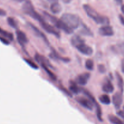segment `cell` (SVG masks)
<instances>
[{"label":"cell","mask_w":124,"mask_h":124,"mask_svg":"<svg viewBox=\"0 0 124 124\" xmlns=\"http://www.w3.org/2000/svg\"><path fill=\"white\" fill-rule=\"evenodd\" d=\"M111 50L115 54H120L124 57V42L113 46L111 47Z\"/></svg>","instance_id":"4fadbf2b"},{"label":"cell","mask_w":124,"mask_h":124,"mask_svg":"<svg viewBox=\"0 0 124 124\" xmlns=\"http://www.w3.org/2000/svg\"><path fill=\"white\" fill-rule=\"evenodd\" d=\"M102 89L103 92L106 93H111L114 91V88L113 84L109 79L106 78L102 84Z\"/></svg>","instance_id":"30bf717a"},{"label":"cell","mask_w":124,"mask_h":124,"mask_svg":"<svg viewBox=\"0 0 124 124\" xmlns=\"http://www.w3.org/2000/svg\"><path fill=\"white\" fill-rule=\"evenodd\" d=\"M121 10H122V12L123 13V14L124 15V4L121 7Z\"/></svg>","instance_id":"8d00e7d4"},{"label":"cell","mask_w":124,"mask_h":124,"mask_svg":"<svg viewBox=\"0 0 124 124\" xmlns=\"http://www.w3.org/2000/svg\"><path fill=\"white\" fill-rule=\"evenodd\" d=\"M40 65H41V66L42 67L43 69L44 70V71H46V73L48 75L49 77L51 79L53 80V81H56V80H57V77H56L55 75L49 70V67L48 66H47V65H45V64H40Z\"/></svg>","instance_id":"ffe728a7"},{"label":"cell","mask_w":124,"mask_h":124,"mask_svg":"<svg viewBox=\"0 0 124 124\" xmlns=\"http://www.w3.org/2000/svg\"><path fill=\"white\" fill-rule=\"evenodd\" d=\"M0 41L2 42L3 44L6 45H9V41L7 39V38H4V37H1L0 36Z\"/></svg>","instance_id":"f546056e"},{"label":"cell","mask_w":124,"mask_h":124,"mask_svg":"<svg viewBox=\"0 0 124 124\" xmlns=\"http://www.w3.org/2000/svg\"><path fill=\"white\" fill-rule=\"evenodd\" d=\"M99 101L104 105H109L111 103V99L109 96L107 94H102L98 98Z\"/></svg>","instance_id":"603a6c76"},{"label":"cell","mask_w":124,"mask_h":124,"mask_svg":"<svg viewBox=\"0 0 124 124\" xmlns=\"http://www.w3.org/2000/svg\"><path fill=\"white\" fill-rule=\"evenodd\" d=\"M115 76H116L117 81V85L119 88L120 89V92L122 93L124 92V79H123L121 75L119 73L116 72L115 73Z\"/></svg>","instance_id":"d6986e66"},{"label":"cell","mask_w":124,"mask_h":124,"mask_svg":"<svg viewBox=\"0 0 124 124\" xmlns=\"http://www.w3.org/2000/svg\"><path fill=\"white\" fill-rule=\"evenodd\" d=\"M35 59L40 64H45L47 66H48L49 67H52V65L50 64L48 59L47 58H46V57L43 56L41 55L40 54H38V53H36L35 55Z\"/></svg>","instance_id":"5bb4252c"},{"label":"cell","mask_w":124,"mask_h":124,"mask_svg":"<svg viewBox=\"0 0 124 124\" xmlns=\"http://www.w3.org/2000/svg\"><path fill=\"white\" fill-rule=\"evenodd\" d=\"M22 9H23V11L25 14L32 17L33 19L38 21L39 23L44 20L43 17L35 11L34 6L29 0H26V1H24L23 7H22Z\"/></svg>","instance_id":"3957f363"},{"label":"cell","mask_w":124,"mask_h":124,"mask_svg":"<svg viewBox=\"0 0 124 124\" xmlns=\"http://www.w3.org/2000/svg\"><path fill=\"white\" fill-rule=\"evenodd\" d=\"M29 25H30V27H31V29H32L33 31L35 32V33L36 34V35H37L38 37L41 38L43 39V40L45 42H46L47 44H49V41H48V39H47V38H46V36L44 35V34L42 32H41V31H40V30H39L36 27H35V25H33V24H29Z\"/></svg>","instance_id":"9a60e30c"},{"label":"cell","mask_w":124,"mask_h":124,"mask_svg":"<svg viewBox=\"0 0 124 124\" xmlns=\"http://www.w3.org/2000/svg\"><path fill=\"white\" fill-rule=\"evenodd\" d=\"M40 25H41V26L42 27L43 29L45 31H47L48 33L54 35V36H57V38H59L60 36L59 31H58L55 28L53 27L52 25H51V24L46 23L44 21V19L43 21H42L40 22Z\"/></svg>","instance_id":"5b68a950"},{"label":"cell","mask_w":124,"mask_h":124,"mask_svg":"<svg viewBox=\"0 0 124 124\" xmlns=\"http://www.w3.org/2000/svg\"><path fill=\"white\" fill-rule=\"evenodd\" d=\"M13 1H17V2H23V1H24L25 0H13Z\"/></svg>","instance_id":"74e56055"},{"label":"cell","mask_w":124,"mask_h":124,"mask_svg":"<svg viewBox=\"0 0 124 124\" xmlns=\"http://www.w3.org/2000/svg\"><path fill=\"white\" fill-rule=\"evenodd\" d=\"M123 101L122 92H117L113 96V103L116 109H119L121 106Z\"/></svg>","instance_id":"8fae6325"},{"label":"cell","mask_w":124,"mask_h":124,"mask_svg":"<svg viewBox=\"0 0 124 124\" xmlns=\"http://www.w3.org/2000/svg\"><path fill=\"white\" fill-rule=\"evenodd\" d=\"M75 48L77 49V50L80 53L84 54V55L90 56L93 53V49L92 48V47L89 46L88 45L86 44L85 42L79 44Z\"/></svg>","instance_id":"8992f818"},{"label":"cell","mask_w":124,"mask_h":124,"mask_svg":"<svg viewBox=\"0 0 124 124\" xmlns=\"http://www.w3.org/2000/svg\"><path fill=\"white\" fill-rule=\"evenodd\" d=\"M47 1H49V2H51V3H53V2H57V0H47Z\"/></svg>","instance_id":"d590c367"},{"label":"cell","mask_w":124,"mask_h":124,"mask_svg":"<svg viewBox=\"0 0 124 124\" xmlns=\"http://www.w3.org/2000/svg\"><path fill=\"white\" fill-rule=\"evenodd\" d=\"M117 115L124 119V112H123L122 111H119L117 112Z\"/></svg>","instance_id":"1f68e13d"},{"label":"cell","mask_w":124,"mask_h":124,"mask_svg":"<svg viewBox=\"0 0 124 124\" xmlns=\"http://www.w3.org/2000/svg\"><path fill=\"white\" fill-rule=\"evenodd\" d=\"M83 42H85V40L78 35H74V36H72L71 39V44L72 46L75 47H76L80 44L83 43Z\"/></svg>","instance_id":"2e32d148"},{"label":"cell","mask_w":124,"mask_h":124,"mask_svg":"<svg viewBox=\"0 0 124 124\" xmlns=\"http://www.w3.org/2000/svg\"><path fill=\"white\" fill-rule=\"evenodd\" d=\"M0 34H1V35H2L4 38H6L9 39L11 40V41L13 40V35H12V33H10L6 31V30H4L3 29H2L1 28H0Z\"/></svg>","instance_id":"d4e9b609"},{"label":"cell","mask_w":124,"mask_h":124,"mask_svg":"<svg viewBox=\"0 0 124 124\" xmlns=\"http://www.w3.org/2000/svg\"><path fill=\"white\" fill-rule=\"evenodd\" d=\"M50 10L53 14H58L62 10V7L58 2H55L51 4L50 6Z\"/></svg>","instance_id":"e0dca14e"},{"label":"cell","mask_w":124,"mask_h":124,"mask_svg":"<svg viewBox=\"0 0 124 124\" xmlns=\"http://www.w3.org/2000/svg\"><path fill=\"white\" fill-rule=\"evenodd\" d=\"M69 90H70V92H71L74 94H79L80 92V88L77 86L76 82H74V81H71L70 82Z\"/></svg>","instance_id":"44dd1931"},{"label":"cell","mask_w":124,"mask_h":124,"mask_svg":"<svg viewBox=\"0 0 124 124\" xmlns=\"http://www.w3.org/2000/svg\"><path fill=\"white\" fill-rule=\"evenodd\" d=\"M108 119L113 124H124V122L122 121L114 115H109Z\"/></svg>","instance_id":"cb8c5ba5"},{"label":"cell","mask_w":124,"mask_h":124,"mask_svg":"<svg viewBox=\"0 0 124 124\" xmlns=\"http://www.w3.org/2000/svg\"><path fill=\"white\" fill-rule=\"evenodd\" d=\"M119 20H120V23H121L123 25H124V17L122 15H120L119 16Z\"/></svg>","instance_id":"4dcf8cb0"},{"label":"cell","mask_w":124,"mask_h":124,"mask_svg":"<svg viewBox=\"0 0 124 124\" xmlns=\"http://www.w3.org/2000/svg\"><path fill=\"white\" fill-rule=\"evenodd\" d=\"M61 19L72 30L77 29L81 23L79 17L72 13H64L62 15Z\"/></svg>","instance_id":"7a4b0ae2"},{"label":"cell","mask_w":124,"mask_h":124,"mask_svg":"<svg viewBox=\"0 0 124 124\" xmlns=\"http://www.w3.org/2000/svg\"><path fill=\"white\" fill-rule=\"evenodd\" d=\"M90 76H91V75L89 73L86 72L80 74L76 78L75 82L80 85H85L87 84L88 80L90 78Z\"/></svg>","instance_id":"9c48e42d"},{"label":"cell","mask_w":124,"mask_h":124,"mask_svg":"<svg viewBox=\"0 0 124 124\" xmlns=\"http://www.w3.org/2000/svg\"><path fill=\"white\" fill-rule=\"evenodd\" d=\"M16 35H17L18 42L21 46L24 47L25 44H26L28 42V39L27 38L26 35L23 31H21V30H17L16 31Z\"/></svg>","instance_id":"7c38bea8"},{"label":"cell","mask_w":124,"mask_h":124,"mask_svg":"<svg viewBox=\"0 0 124 124\" xmlns=\"http://www.w3.org/2000/svg\"><path fill=\"white\" fill-rule=\"evenodd\" d=\"M24 60L26 62L27 64L31 68H32V69H35V70L38 69V65H36L34 62L32 61L31 60H30V59H26V58H24Z\"/></svg>","instance_id":"83f0119b"},{"label":"cell","mask_w":124,"mask_h":124,"mask_svg":"<svg viewBox=\"0 0 124 124\" xmlns=\"http://www.w3.org/2000/svg\"><path fill=\"white\" fill-rule=\"evenodd\" d=\"M44 14L47 17V19L51 21L58 29H61V30H63V31H64L67 34L72 33L73 30H72L71 28H69L62 19H58L55 16L51 15L49 13H47L46 12H44Z\"/></svg>","instance_id":"277c9868"},{"label":"cell","mask_w":124,"mask_h":124,"mask_svg":"<svg viewBox=\"0 0 124 124\" xmlns=\"http://www.w3.org/2000/svg\"><path fill=\"white\" fill-rule=\"evenodd\" d=\"M83 7L86 15L96 23L103 25H108L109 24V19L108 17L100 15L96 10L94 9L89 5L84 4Z\"/></svg>","instance_id":"6da1fadb"},{"label":"cell","mask_w":124,"mask_h":124,"mask_svg":"<svg viewBox=\"0 0 124 124\" xmlns=\"http://www.w3.org/2000/svg\"><path fill=\"white\" fill-rule=\"evenodd\" d=\"M7 22H8V24H9L10 26H11L12 27L15 28H17L18 27V25H17V23L16 22V21L15 20L14 18H11V17H9L7 18Z\"/></svg>","instance_id":"4316f807"},{"label":"cell","mask_w":124,"mask_h":124,"mask_svg":"<svg viewBox=\"0 0 124 124\" xmlns=\"http://www.w3.org/2000/svg\"><path fill=\"white\" fill-rule=\"evenodd\" d=\"M77 101L79 104L82 107H85V108L89 110H92L94 107V103L90 99L83 98V97H79L76 99Z\"/></svg>","instance_id":"52a82bcc"},{"label":"cell","mask_w":124,"mask_h":124,"mask_svg":"<svg viewBox=\"0 0 124 124\" xmlns=\"http://www.w3.org/2000/svg\"><path fill=\"white\" fill-rule=\"evenodd\" d=\"M97 69H98V71H99L100 73H105L106 68L105 67V65H103V64H99V65H98Z\"/></svg>","instance_id":"f1b7e54d"},{"label":"cell","mask_w":124,"mask_h":124,"mask_svg":"<svg viewBox=\"0 0 124 124\" xmlns=\"http://www.w3.org/2000/svg\"><path fill=\"white\" fill-rule=\"evenodd\" d=\"M121 69H122V71L124 73V61H122V62Z\"/></svg>","instance_id":"836d02e7"},{"label":"cell","mask_w":124,"mask_h":124,"mask_svg":"<svg viewBox=\"0 0 124 124\" xmlns=\"http://www.w3.org/2000/svg\"><path fill=\"white\" fill-rule=\"evenodd\" d=\"M61 1L64 2V4H69L71 1V0H61Z\"/></svg>","instance_id":"e575fe53"},{"label":"cell","mask_w":124,"mask_h":124,"mask_svg":"<svg viewBox=\"0 0 124 124\" xmlns=\"http://www.w3.org/2000/svg\"></svg>","instance_id":"f35d334b"},{"label":"cell","mask_w":124,"mask_h":124,"mask_svg":"<svg viewBox=\"0 0 124 124\" xmlns=\"http://www.w3.org/2000/svg\"><path fill=\"white\" fill-rule=\"evenodd\" d=\"M98 32V34L102 36H111L114 35L113 27L109 25H104L100 27Z\"/></svg>","instance_id":"ba28073f"},{"label":"cell","mask_w":124,"mask_h":124,"mask_svg":"<svg viewBox=\"0 0 124 124\" xmlns=\"http://www.w3.org/2000/svg\"><path fill=\"white\" fill-rule=\"evenodd\" d=\"M81 25H82V26H81V30H80V32H81L80 33H81L83 35H85V36H91L93 35L91 30H90V29H89V28L85 24H84L83 23H82Z\"/></svg>","instance_id":"7402d4cb"},{"label":"cell","mask_w":124,"mask_h":124,"mask_svg":"<svg viewBox=\"0 0 124 124\" xmlns=\"http://www.w3.org/2000/svg\"><path fill=\"white\" fill-rule=\"evenodd\" d=\"M51 57L52 58L55 59H57V60H60V61H63L65 62H68L70 61V59L68 58H65V57H63L61 56L60 55L58 54V53L56 52V51L55 50L52 49V54H51Z\"/></svg>","instance_id":"ac0fdd59"},{"label":"cell","mask_w":124,"mask_h":124,"mask_svg":"<svg viewBox=\"0 0 124 124\" xmlns=\"http://www.w3.org/2000/svg\"><path fill=\"white\" fill-rule=\"evenodd\" d=\"M85 67L87 70L91 71L94 69V62L91 59H87L85 62Z\"/></svg>","instance_id":"484cf974"},{"label":"cell","mask_w":124,"mask_h":124,"mask_svg":"<svg viewBox=\"0 0 124 124\" xmlns=\"http://www.w3.org/2000/svg\"><path fill=\"white\" fill-rule=\"evenodd\" d=\"M6 15V12L4 10L0 8V16H5Z\"/></svg>","instance_id":"d6a6232c"}]
</instances>
